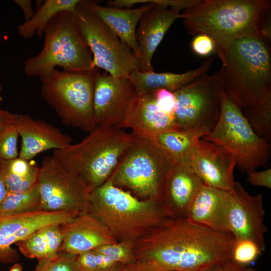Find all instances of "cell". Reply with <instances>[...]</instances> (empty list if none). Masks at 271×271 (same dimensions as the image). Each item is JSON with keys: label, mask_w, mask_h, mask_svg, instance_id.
Listing matches in <instances>:
<instances>
[{"label": "cell", "mask_w": 271, "mask_h": 271, "mask_svg": "<svg viewBox=\"0 0 271 271\" xmlns=\"http://www.w3.org/2000/svg\"><path fill=\"white\" fill-rule=\"evenodd\" d=\"M234 237L187 219L166 218L134 243L125 271H202L231 259Z\"/></svg>", "instance_id": "obj_1"}, {"label": "cell", "mask_w": 271, "mask_h": 271, "mask_svg": "<svg viewBox=\"0 0 271 271\" xmlns=\"http://www.w3.org/2000/svg\"><path fill=\"white\" fill-rule=\"evenodd\" d=\"M221 61L224 92L241 110L271 96L270 45L258 32L236 38Z\"/></svg>", "instance_id": "obj_2"}, {"label": "cell", "mask_w": 271, "mask_h": 271, "mask_svg": "<svg viewBox=\"0 0 271 271\" xmlns=\"http://www.w3.org/2000/svg\"><path fill=\"white\" fill-rule=\"evenodd\" d=\"M270 8V1L266 0H201L182 14L188 33L211 38L221 60L236 38L258 32L260 17Z\"/></svg>", "instance_id": "obj_3"}, {"label": "cell", "mask_w": 271, "mask_h": 271, "mask_svg": "<svg viewBox=\"0 0 271 271\" xmlns=\"http://www.w3.org/2000/svg\"><path fill=\"white\" fill-rule=\"evenodd\" d=\"M88 133L52 155L91 193L109 178L136 137L115 127L97 126Z\"/></svg>", "instance_id": "obj_4"}, {"label": "cell", "mask_w": 271, "mask_h": 271, "mask_svg": "<svg viewBox=\"0 0 271 271\" xmlns=\"http://www.w3.org/2000/svg\"><path fill=\"white\" fill-rule=\"evenodd\" d=\"M89 213L117 242L134 243L167 218L156 199H140L109 179L91 192Z\"/></svg>", "instance_id": "obj_5"}, {"label": "cell", "mask_w": 271, "mask_h": 271, "mask_svg": "<svg viewBox=\"0 0 271 271\" xmlns=\"http://www.w3.org/2000/svg\"><path fill=\"white\" fill-rule=\"evenodd\" d=\"M44 45L39 54L27 59V76L41 78L57 67L71 72L93 70L91 53L78 26L75 14L62 12L46 26Z\"/></svg>", "instance_id": "obj_6"}, {"label": "cell", "mask_w": 271, "mask_h": 271, "mask_svg": "<svg viewBox=\"0 0 271 271\" xmlns=\"http://www.w3.org/2000/svg\"><path fill=\"white\" fill-rule=\"evenodd\" d=\"M96 69L71 72L56 68L40 78L41 96L62 121L88 132L96 127L93 108Z\"/></svg>", "instance_id": "obj_7"}, {"label": "cell", "mask_w": 271, "mask_h": 271, "mask_svg": "<svg viewBox=\"0 0 271 271\" xmlns=\"http://www.w3.org/2000/svg\"><path fill=\"white\" fill-rule=\"evenodd\" d=\"M202 139L219 145L235 157L242 172L248 173L269 163L271 146L253 130L241 110L224 92L219 120Z\"/></svg>", "instance_id": "obj_8"}, {"label": "cell", "mask_w": 271, "mask_h": 271, "mask_svg": "<svg viewBox=\"0 0 271 271\" xmlns=\"http://www.w3.org/2000/svg\"><path fill=\"white\" fill-rule=\"evenodd\" d=\"M172 161L155 144L136 137L108 179L140 199H156L161 182Z\"/></svg>", "instance_id": "obj_9"}, {"label": "cell", "mask_w": 271, "mask_h": 271, "mask_svg": "<svg viewBox=\"0 0 271 271\" xmlns=\"http://www.w3.org/2000/svg\"><path fill=\"white\" fill-rule=\"evenodd\" d=\"M224 90V68L206 75L174 92L176 109L174 118L179 129L201 138L217 124L221 111Z\"/></svg>", "instance_id": "obj_10"}, {"label": "cell", "mask_w": 271, "mask_h": 271, "mask_svg": "<svg viewBox=\"0 0 271 271\" xmlns=\"http://www.w3.org/2000/svg\"><path fill=\"white\" fill-rule=\"evenodd\" d=\"M74 14L91 53L95 68L118 78H128L133 71L140 70V63L134 53L96 16L80 3Z\"/></svg>", "instance_id": "obj_11"}, {"label": "cell", "mask_w": 271, "mask_h": 271, "mask_svg": "<svg viewBox=\"0 0 271 271\" xmlns=\"http://www.w3.org/2000/svg\"><path fill=\"white\" fill-rule=\"evenodd\" d=\"M36 185L42 210L73 212L80 215L89 213L91 193L53 155L43 158Z\"/></svg>", "instance_id": "obj_12"}, {"label": "cell", "mask_w": 271, "mask_h": 271, "mask_svg": "<svg viewBox=\"0 0 271 271\" xmlns=\"http://www.w3.org/2000/svg\"><path fill=\"white\" fill-rule=\"evenodd\" d=\"M79 215L73 212L36 210L0 216V263H14L20 259L13 244L40 228L67 223Z\"/></svg>", "instance_id": "obj_13"}, {"label": "cell", "mask_w": 271, "mask_h": 271, "mask_svg": "<svg viewBox=\"0 0 271 271\" xmlns=\"http://www.w3.org/2000/svg\"><path fill=\"white\" fill-rule=\"evenodd\" d=\"M136 95L128 78H115L96 69L93 93V117L96 126L120 128Z\"/></svg>", "instance_id": "obj_14"}, {"label": "cell", "mask_w": 271, "mask_h": 271, "mask_svg": "<svg viewBox=\"0 0 271 271\" xmlns=\"http://www.w3.org/2000/svg\"><path fill=\"white\" fill-rule=\"evenodd\" d=\"M265 211L262 195H250L238 182L231 191V199L227 215V229L235 239L251 240L262 252L265 249L264 224Z\"/></svg>", "instance_id": "obj_15"}, {"label": "cell", "mask_w": 271, "mask_h": 271, "mask_svg": "<svg viewBox=\"0 0 271 271\" xmlns=\"http://www.w3.org/2000/svg\"><path fill=\"white\" fill-rule=\"evenodd\" d=\"M202 184L189 159L173 160L161 182L156 200L167 217L186 219L192 198Z\"/></svg>", "instance_id": "obj_16"}, {"label": "cell", "mask_w": 271, "mask_h": 271, "mask_svg": "<svg viewBox=\"0 0 271 271\" xmlns=\"http://www.w3.org/2000/svg\"><path fill=\"white\" fill-rule=\"evenodd\" d=\"M190 161L193 171L204 185L225 191L233 190L235 183L233 171L237 163L228 150L200 139Z\"/></svg>", "instance_id": "obj_17"}, {"label": "cell", "mask_w": 271, "mask_h": 271, "mask_svg": "<svg viewBox=\"0 0 271 271\" xmlns=\"http://www.w3.org/2000/svg\"><path fill=\"white\" fill-rule=\"evenodd\" d=\"M14 124L22 139L19 157L27 161L49 150L63 149L72 141L59 128L27 114H15Z\"/></svg>", "instance_id": "obj_18"}, {"label": "cell", "mask_w": 271, "mask_h": 271, "mask_svg": "<svg viewBox=\"0 0 271 271\" xmlns=\"http://www.w3.org/2000/svg\"><path fill=\"white\" fill-rule=\"evenodd\" d=\"M183 17L180 12L158 4H155L144 14L136 30L138 44L136 57L140 71H154L152 61L155 52L174 22Z\"/></svg>", "instance_id": "obj_19"}, {"label": "cell", "mask_w": 271, "mask_h": 271, "mask_svg": "<svg viewBox=\"0 0 271 271\" xmlns=\"http://www.w3.org/2000/svg\"><path fill=\"white\" fill-rule=\"evenodd\" d=\"M231 191H225L202 184L189 204L186 219L212 230L229 232L227 215Z\"/></svg>", "instance_id": "obj_20"}, {"label": "cell", "mask_w": 271, "mask_h": 271, "mask_svg": "<svg viewBox=\"0 0 271 271\" xmlns=\"http://www.w3.org/2000/svg\"><path fill=\"white\" fill-rule=\"evenodd\" d=\"M120 128H130L134 136L143 139L157 133L179 128L175 119L158 106L154 93L136 94Z\"/></svg>", "instance_id": "obj_21"}, {"label": "cell", "mask_w": 271, "mask_h": 271, "mask_svg": "<svg viewBox=\"0 0 271 271\" xmlns=\"http://www.w3.org/2000/svg\"><path fill=\"white\" fill-rule=\"evenodd\" d=\"M63 239L60 251L75 256L117 240L106 227L90 213L61 225Z\"/></svg>", "instance_id": "obj_22"}, {"label": "cell", "mask_w": 271, "mask_h": 271, "mask_svg": "<svg viewBox=\"0 0 271 271\" xmlns=\"http://www.w3.org/2000/svg\"><path fill=\"white\" fill-rule=\"evenodd\" d=\"M80 4L107 26L136 56L138 51L136 39L137 25L154 4L148 3L134 8L104 7L89 0H81Z\"/></svg>", "instance_id": "obj_23"}, {"label": "cell", "mask_w": 271, "mask_h": 271, "mask_svg": "<svg viewBox=\"0 0 271 271\" xmlns=\"http://www.w3.org/2000/svg\"><path fill=\"white\" fill-rule=\"evenodd\" d=\"M213 60V58L210 57L199 67L182 73L137 70L131 72L128 78L136 94H151L161 89L174 92L207 75Z\"/></svg>", "instance_id": "obj_24"}, {"label": "cell", "mask_w": 271, "mask_h": 271, "mask_svg": "<svg viewBox=\"0 0 271 271\" xmlns=\"http://www.w3.org/2000/svg\"><path fill=\"white\" fill-rule=\"evenodd\" d=\"M63 239L61 225H53L37 230L15 244L26 257L39 260L57 255Z\"/></svg>", "instance_id": "obj_25"}, {"label": "cell", "mask_w": 271, "mask_h": 271, "mask_svg": "<svg viewBox=\"0 0 271 271\" xmlns=\"http://www.w3.org/2000/svg\"><path fill=\"white\" fill-rule=\"evenodd\" d=\"M81 0H46L39 6L33 16L19 25L18 35L25 40L34 36L41 38L44 30L51 20L62 12L75 13Z\"/></svg>", "instance_id": "obj_26"}, {"label": "cell", "mask_w": 271, "mask_h": 271, "mask_svg": "<svg viewBox=\"0 0 271 271\" xmlns=\"http://www.w3.org/2000/svg\"><path fill=\"white\" fill-rule=\"evenodd\" d=\"M201 139L194 133L179 128L157 133L145 140L155 144L173 160L190 159Z\"/></svg>", "instance_id": "obj_27"}, {"label": "cell", "mask_w": 271, "mask_h": 271, "mask_svg": "<svg viewBox=\"0 0 271 271\" xmlns=\"http://www.w3.org/2000/svg\"><path fill=\"white\" fill-rule=\"evenodd\" d=\"M39 167L20 157L0 159V173L8 192L24 191L34 186L37 181Z\"/></svg>", "instance_id": "obj_28"}, {"label": "cell", "mask_w": 271, "mask_h": 271, "mask_svg": "<svg viewBox=\"0 0 271 271\" xmlns=\"http://www.w3.org/2000/svg\"><path fill=\"white\" fill-rule=\"evenodd\" d=\"M36 210H42L40 196L36 184L32 188L24 191L8 192L0 206V216Z\"/></svg>", "instance_id": "obj_29"}, {"label": "cell", "mask_w": 271, "mask_h": 271, "mask_svg": "<svg viewBox=\"0 0 271 271\" xmlns=\"http://www.w3.org/2000/svg\"><path fill=\"white\" fill-rule=\"evenodd\" d=\"M241 111L254 131L269 142L271 139V96L254 107Z\"/></svg>", "instance_id": "obj_30"}, {"label": "cell", "mask_w": 271, "mask_h": 271, "mask_svg": "<svg viewBox=\"0 0 271 271\" xmlns=\"http://www.w3.org/2000/svg\"><path fill=\"white\" fill-rule=\"evenodd\" d=\"M133 247V242L123 241L102 245L92 250L125 266L132 263L134 260Z\"/></svg>", "instance_id": "obj_31"}, {"label": "cell", "mask_w": 271, "mask_h": 271, "mask_svg": "<svg viewBox=\"0 0 271 271\" xmlns=\"http://www.w3.org/2000/svg\"><path fill=\"white\" fill-rule=\"evenodd\" d=\"M262 252L259 246L253 241L235 238L231 250V259L246 267L254 261Z\"/></svg>", "instance_id": "obj_32"}, {"label": "cell", "mask_w": 271, "mask_h": 271, "mask_svg": "<svg viewBox=\"0 0 271 271\" xmlns=\"http://www.w3.org/2000/svg\"><path fill=\"white\" fill-rule=\"evenodd\" d=\"M77 256L64 251L51 258L38 260L33 271H80Z\"/></svg>", "instance_id": "obj_33"}, {"label": "cell", "mask_w": 271, "mask_h": 271, "mask_svg": "<svg viewBox=\"0 0 271 271\" xmlns=\"http://www.w3.org/2000/svg\"><path fill=\"white\" fill-rule=\"evenodd\" d=\"M19 134L12 124L0 133V159L8 160L19 157L17 143Z\"/></svg>", "instance_id": "obj_34"}, {"label": "cell", "mask_w": 271, "mask_h": 271, "mask_svg": "<svg viewBox=\"0 0 271 271\" xmlns=\"http://www.w3.org/2000/svg\"><path fill=\"white\" fill-rule=\"evenodd\" d=\"M156 101L165 113L174 118L176 109V99L174 93L164 89L154 92Z\"/></svg>", "instance_id": "obj_35"}, {"label": "cell", "mask_w": 271, "mask_h": 271, "mask_svg": "<svg viewBox=\"0 0 271 271\" xmlns=\"http://www.w3.org/2000/svg\"><path fill=\"white\" fill-rule=\"evenodd\" d=\"M193 51L200 56H207L215 51V45L213 40L204 34L196 35L191 42Z\"/></svg>", "instance_id": "obj_36"}, {"label": "cell", "mask_w": 271, "mask_h": 271, "mask_svg": "<svg viewBox=\"0 0 271 271\" xmlns=\"http://www.w3.org/2000/svg\"><path fill=\"white\" fill-rule=\"evenodd\" d=\"M201 0H137L138 4L152 3L158 4L180 12L181 10L190 9L200 2Z\"/></svg>", "instance_id": "obj_37"}, {"label": "cell", "mask_w": 271, "mask_h": 271, "mask_svg": "<svg viewBox=\"0 0 271 271\" xmlns=\"http://www.w3.org/2000/svg\"><path fill=\"white\" fill-rule=\"evenodd\" d=\"M76 260L80 271H98L96 254L93 250L77 255Z\"/></svg>", "instance_id": "obj_38"}, {"label": "cell", "mask_w": 271, "mask_h": 271, "mask_svg": "<svg viewBox=\"0 0 271 271\" xmlns=\"http://www.w3.org/2000/svg\"><path fill=\"white\" fill-rule=\"evenodd\" d=\"M247 174L246 180L251 184L256 186L271 188L270 168L258 172L255 170Z\"/></svg>", "instance_id": "obj_39"}, {"label": "cell", "mask_w": 271, "mask_h": 271, "mask_svg": "<svg viewBox=\"0 0 271 271\" xmlns=\"http://www.w3.org/2000/svg\"><path fill=\"white\" fill-rule=\"evenodd\" d=\"M268 10L263 13L258 23V32L268 42L271 41L270 13Z\"/></svg>", "instance_id": "obj_40"}, {"label": "cell", "mask_w": 271, "mask_h": 271, "mask_svg": "<svg viewBox=\"0 0 271 271\" xmlns=\"http://www.w3.org/2000/svg\"><path fill=\"white\" fill-rule=\"evenodd\" d=\"M246 267L231 259L212 265L202 271H246Z\"/></svg>", "instance_id": "obj_41"}, {"label": "cell", "mask_w": 271, "mask_h": 271, "mask_svg": "<svg viewBox=\"0 0 271 271\" xmlns=\"http://www.w3.org/2000/svg\"><path fill=\"white\" fill-rule=\"evenodd\" d=\"M14 2L22 10L25 21L30 20L33 16L35 12L31 0H14Z\"/></svg>", "instance_id": "obj_42"}, {"label": "cell", "mask_w": 271, "mask_h": 271, "mask_svg": "<svg viewBox=\"0 0 271 271\" xmlns=\"http://www.w3.org/2000/svg\"><path fill=\"white\" fill-rule=\"evenodd\" d=\"M15 114L0 108V133L8 126L14 124Z\"/></svg>", "instance_id": "obj_43"}, {"label": "cell", "mask_w": 271, "mask_h": 271, "mask_svg": "<svg viewBox=\"0 0 271 271\" xmlns=\"http://www.w3.org/2000/svg\"><path fill=\"white\" fill-rule=\"evenodd\" d=\"M8 193V190L0 173V206Z\"/></svg>", "instance_id": "obj_44"}, {"label": "cell", "mask_w": 271, "mask_h": 271, "mask_svg": "<svg viewBox=\"0 0 271 271\" xmlns=\"http://www.w3.org/2000/svg\"><path fill=\"white\" fill-rule=\"evenodd\" d=\"M23 264L20 262H17L11 266L9 271H23Z\"/></svg>", "instance_id": "obj_45"}, {"label": "cell", "mask_w": 271, "mask_h": 271, "mask_svg": "<svg viewBox=\"0 0 271 271\" xmlns=\"http://www.w3.org/2000/svg\"><path fill=\"white\" fill-rule=\"evenodd\" d=\"M123 267V265L119 263L113 267L105 271H121Z\"/></svg>", "instance_id": "obj_46"}, {"label": "cell", "mask_w": 271, "mask_h": 271, "mask_svg": "<svg viewBox=\"0 0 271 271\" xmlns=\"http://www.w3.org/2000/svg\"><path fill=\"white\" fill-rule=\"evenodd\" d=\"M2 86L0 83V102L3 100V97L2 96Z\"/></svg>", "instance_id": "obj_47"}, {"label": "cell", "mask_w": 271, "mask_h": 271, "mask_svg": "<svg viewBox=\"0 0 271 271\" xmlns=\"http://www.w3.org/2000/svg\"><path fill=\"white\" fill-rule=\"evenodd\" d=\"M246 271H259V270H256L254 268H246Z\"/></svg>", "instance_id": "obj_48"}, {"label": "cell", "mask_w": 271, "mask_h": 271, "mask_svg": "<svg viewBox=\"0 0 271 271\" xmlns=\"http://www.w3.org/2000/svg\"><path fill=\"white\" fill-rule=\"evenodd\" d=\"M121 271H125L123 268H122V269L121 270Z\"/></svg>", "instance_id": "obj_49"}]
</instances>
